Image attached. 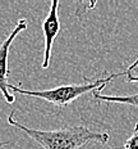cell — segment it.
Instances as JSON below:
<instances>
[{
	"instance_id": "1",
	"label": "cell",
	"mask_w": 138,
	"mask_h": 149,
	"mask_svg": "<svg viewBox=\"0 0 138 149\" xmlns=\"http://www.w3.org/2000/svg\"><path fill=\"white\" fill-rule=\"evenodd\" d=\"M7 121L10 126L21 130L44 149H81L88 143L106 144L110 139L107 132L92 131L86 126H68L51 131L30 129L14 118L13 112L8 116Z\"/></svg>"
},
{
	"instance_id": "2",
	"label": "cell",
	"mask_w": 138,
	"mask_h": 149,
	"mask_svg": "<svg viewBox=\"0 0 138 149\" xmlns=\"http://www.w3.org/2000/svg\"><path fill=\"white\" fill-rule=\"evenodd\" d=\"M120 76H124L123 72L119 73H111L102 79H96V80H87L86 79L84 84H74V85H61L54 89L49 90H38V91H32V90H24L22 88H18L15 85H10L9 84V90L15 94H22L26 97H32V98H38L42 100H46L49 103L58 105V107H67L72 103L73 100H76L77 98L82 97V95L87 94V93L92 91H102L106 88V85L109 82H111L113 80L118 79Z\"/></svg>"
},
{
	"instance_id": "3",
	"label": "cell",
	"mask_w": 138,
	"mask_h": 149,
	"mask_svg": "<svg viewBox=\"0 0 138 149\" xmlns=\"http://www.w3.org/2000/svg\"><path fill=\"white\" fill-rule=\"evenodd\" d=\"M27 29V21L26 19H19L14 29L10 31V33L4 41L0 44V93L4 97L5 102L9 104L14 103L15 97L9 91V84H8V77H9V68H8V55H9V49H10L12 42L15 40V37L19 35L22 31Z\"/></svg>"
},
{
	"instance_id": "4",
	"label": "cell",
	"mask_w": 138,
	"mask_h": 149,
	"mask_svg": "<svg viewBox=\"0 0 138 149\" xmlns=\"http://www.w3.org/2000/svg\"><path fill=\"white\" fill-rule=\"evenodd\" d=\"M59 1L54 0L50 5V12L46 15L42 22V32H44V61H42V68H47L50 66L51 49L55 37L60 31V21H59Z\"/></svg>"
},
{
	"instance_id": "5",
	"label": "cell",
	"mask_w": 138,
	"mask_h": 149,
	"mask_svg": "<svg viewBox=\"0 0 138 149\" xmlns=\"http://www.w3.org/2000/svg\"><path fill=\"white\" fill-rule=\"evenodd\" d=\"M92 97L96 102H102V103H120V104H128L138 108V94L133 95H124V97H114V95H104L101 91L96 90L92 91Z\"/></svg>"
},
{
	"instance_id": "6",
	"label": "cell",
	"mask_w": 138,
	"mask_h": 149,
	"mask_svg": "<svg viewBox=\"0 0 138 149\" xmlns=\"http://www.w3.org/2000/svg\"><path fill=\"white\" fill-rule=\"evenodd\" d=\"M129 82H138V59H136L127 70L123 72Z\"/></svg>"
},
{
	"instance_id": "7",
	"label": "cell",
	"mask_w": 138,
	"mask_h": 149,
	"mask_svg": "<svg viewBox=\"0 0 138 149\" xmlns=\"http://www.w3.org/2000/svg\"><path fill=\"white\" fill-rule=\"evenodd\" d=\"M124 149H138V122L134 126L133 134L124 144Z\"/></svg>"
},
{
	"instance_id": "8",
	"label": "cell",
	"mask_w": 138,
	"mask_h": 149,
	"mask_svg": "<svg viewBox=\"0 0 138 149\" xmlns=\"http://www.w3.org/2000/svg\"><path fill=\"white\" fill-rule=\"evenodd\" d=\"M8 143H4V141H0V147H4V145H7Z\"/></svg>"
}]
</instances>
